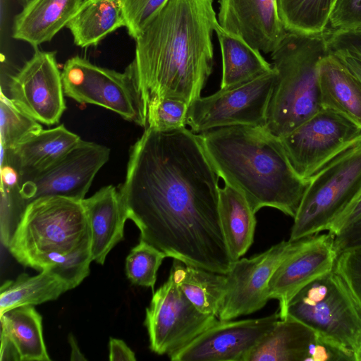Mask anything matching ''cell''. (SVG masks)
Wrapping results in <instances>:
<instances>
[{"instance_id": "cell-28", "label": "cell", "mask_w": 361, "mask_h": 361, "mask_svg": "<svg viewBox=\"0 0 361 361\" xmlns=\"http://www.w3.org/2000/svg\"><path fill=\"white\" fill-rule=\"evenodd\" d=\"M68 290V285L50 269L40 271L35 276L22 274L15 281H6L2 284L0 315L18 307L56 300Z\"/></svg>"}, {"instance_id": "cell-24", "label": "cell", "mask_w": 361, "mask_h": 361, "mask_svg": "<svg viewBox=\"0 0 361 361\" xmlns=\"http://www.w3.org/2000/svg\"><path fill=\"white\" fill-rule=\"evenodd\" d=\"M126 26L119 0H84L66 25L74 44L82 48L97 46L108 35Z\"/></svg>"}, {"instance_id": "cell-31", "label": "cell", "mask_w": 361, "mask_h": 361, "mask_svg": "<svg viewBox=\"0 0 361 361\" xmlns=\"http://www.w3.org/2000/svg\"><path fill=\"white\" fill-rule=\"evenodd\" d=\"M166 255L140 240L126 260V273L132 283L154 289L157 271Z\"/></svg>"}, {"instance_id": "cell-22", "label": "cell", "mask_w": 361, "mask_h": 361, "mask_svg": "<svg viewBox=\"0 0 361 361\" xmlns=\"http://www.w3.org/2000/svg\"><path fill=\"white\" fill-rule=\"evenodd\" d=\"M323 109L340 113L361 127V82L333 54L318 66Z\"/></svg>"}, {"instance_id": "cell-19", "label": "cell", "mask_w": 361, "mask_h": 361, "mask_svg": "<svg viewBox=\"0 0 361 361\" xmlns=\"http://www.w3.org/2000/svg\"><path fill=\"white\" fill-rule=\"evenodd\" d=\"M81 140L80 136L63 124L50 129H42L12 149L6 150L1 147V161L10 162L19 173L22 181L53 165Z\"/></svg>"}, {"instance_id": "cell-13", "label": "cell", "mask_w": 361, "mask_h": 361, "mask_svg": "<svg viewBox=\"0 0 361 361\" xmlns=\"http://www.w3.org/2000/svg\"><path fill=\"white\" fill-rule=\"evenodd\" d=\"M4 94L40 123H58L66 106L56 51L35 49L32 57L10 78Z\"/></svg>"}, {"instance_id": "cell-16", "label": "cell", "mask_w": 361, "mask_h": 361, "mask_svg": "<svg viewBox=\"0 0 361 361\" xmlns=\"http://www.w3.org/2000/svg\"><path fill=\"white\" fill-rule=\"evenodd\" d=\"M334 240L329 232L316 235L276 269L269 283V296L279 301L280 319L286 317L289 302L301 289L334 269L338 256Z\"/></svg>"}, {"instance_id": "cell-32", "label": "cell", "mask_w": 361, "mask_h": 361, "mask_svg": "<svg viewBox=\"0 0 361 361\" xmlns=\"http://www.w3.org/2000/svg\"><path fill=\"white\" fill-rule=\"evenodd\" d=\"M188 106V104L179 99H157L148 106L146 128L159 131L184 128L186 126L185 118Z\"/></svg>"}, {"instance_id": "cell-3", "label": "cell", "mask_w": 361, "mask_h": 361, "mask_svg": "<svg viewBox=\"0 0 361 361\" xmlns=\"http://www.w3.org/2000/svg\"><path fill=\"white\" fill-rule=\"evenodd\" d=\"M199 137L218 176L243 194L255 214L269 207L295 216L310 180L295 173L279 137L255 126L218 128Z\"/></svg>"}, {"instance_id": "cell-23", "label": "cell", "mask_w": 361, "mask_h": 361, "mask_svg": "<svg viewBox=\"0 0 361 361\" xmlns=\"http://www.w3.org/2000/svg\"><path fill=\"white\" fill-rule=\"evenodd\" d=\"M317 338L310 327L286 316L260 341L247 361H310Z\"/></svg>"}, {"instance_id": "cell-8", "label": "cell", "mask_w": 361, "mask_h": 361, "mask_svg": "<svg viewBox=\"0 0 361 361\" xmlns=\"http://www.w3.org/2000/svg\"><path fill=\"white\" fill-rule=\"evenodd\" d=\"M61 78L66 97L80 104L104 107L146 128V114L132 62L125 71L118 72L76 56L66 61Z\"/></svg>"}, {"instance_id": "cell-37", "label": "cell", "mask_w": 361, "mask_h": 361, "mask_svg": "<svg viewBox=\"0 0 361 361\" xmlns=\"http://www.w3.org/2000/svg\"><path fill=\"white\" fill-rule=\"evenodd\" d=\"M361 217V189L348 207L332 222L328 232L336 235Z\"/></svg>"}, {"instance_id": "cell-17", "label": "cell", "mask_w": 361, "mask_h": 361, "mask_svg": "<svg viewBox=\"0 0 361 361\" xmlns=\"http://www.w3.org/2000/svg\"><path fill=\"white\" fill-rule=\"evenodd\" d=\"M218 23L252 48L273 52L287 34L277 0H219Z\"/></svg>"}, {"instance_id": "cell-7", "label": "cell", "mask_w": 361, "mask_h": 361, "mask_svg": "<svg viewBox=\"0 0 361 361\" xmlns=\"http://www.w3.org/2000/svg\"><path fill=\"white\" fill-rule=\"evenodd\" d=\"M361 189V142L335 157L310 179L290 240L327 231Z\"/></svg>"}, {"instance_id": "cell-27", "label": "cell", "mask_w": 361, "mask_h": 361, "mask_svg": "<svg viewBox=\"0 0 361 361\" xmlns=\"http://www.w3.org/2000/svg\"><path fill=\"white\" fill-rule=\"evenodd\" d=\"M186 297L201 312L219 317L226 290V274L173 259L170 271Z\"/></svg>"}, {"instance_id": "cell-12", "label": "cell", "mask_w": 361, "mask_h": 361, "mask_svg": "<svg viewBox=\"0 0 361 361\" xmlns=\"http://www.w3.org/2000/svg\"><path fill=\"white\" fill-rule=\"evenodd\" d=\"M315 235L283 240L259 255L233 261L226 274V290L218 319L232 320L262 309L270 300L269 283L276 269Z\"/></svg>"}, {"instance_id": "cell-15", "label": "cell", "mask_w": 361, "mask_h": 361, "mask_svg": "<svg viewBox=\"0 0 361 361\" xmlns=\"http://www.w3.org/2000/svg\"><path fill=\"white\" fill-rule=\"evenodd\" d=\"M279 319V312L257 319H219L169 358L172 361H247Z\"/></svg>"}, {"instance_id": "cell-18", "label": "cell", "mask_w": 361, "mask_h": 361, "mask_svg": "<svg viewBox=\"0 0 361 361\" xmlns=\"http://www.w3.org/2000/svg\"><path fill=\"white\" fill-rule=\"evenodd\" d=\"M91 236L92 261L103 264L106 256L123 238L128 219L119 189L106 185L82 201Z\"/></svg>"}, {"instance_id": "cell-42", "label": "cell", "mask_w": 361, "mask_h": 361, "mask_svg": "<svg viewBox=\"0 0 361 361\" xmlns=\"http://www.w3.org/2000/svg\"><path fill=\"white\" fill-rule=\"evenodd\" d=\"M355 361H361V346L355 355Z\"/></svg>"}, {"instance_id": "cell-40", "label": "cell", "mask_w": 361, "mask_h": 361, "mask_svg": "<svg viewBox=\"0 0 361 361\" xmlns=\"http://www.w3.org/2000/svg\"><path fill=\"white\" fill-rule=\"evenodd\" d=\"M329 52L335 55L361 82L360 59L341 50L329 51Z\"/></svg>"}, {"instance_id": "cell-25", "label": "cell", "mask_w": 361, "mask_h": 361, "mask_svg": "<svg viewBox=\"0 0 361 361\" xmlns=\"http://www.w3.org/2000/svg\"><path fill=\"white\" fill-rule=\"evenodd\" d=\"M219 216L225 240L233 261L252 245L256 227L255 213L243 194L228 184L219 188Z\"/></svg>"}, {"instance_id": "cell-21", "label": "cell", "mask_w": 361, "mask_h": 361, "mask_svg": "<svg viewBox=\"0 0 361 361\" xmlns=\"http://www.w3.org/2000/svg\"><path fill=\"white\" fill-rule=\"evenodd\" d=\"M84 0H30L16 16L12 37L35 49L50 42L75 14Z\"/></svg>"}, {"instance_id": "cell-5", "label": "cell", "mask_w": 361, "mask_h": 361, "mask_svg": "<svg viewBox=\"0 0 361 361\" xmlns=\"http://www.w3.org/2000/svg\"><path fill=\"white\" fill-rule=\"evenodd\" d=\"M329 54L326 33L288 32L271 53L277 78L264 128L281 138L322 109L318 66Z\"/></svg>"}, {"instance_id": "cell-43", "label": "cell", "mask_w": 361, "mask_h": 361, "mask_svg": "<svg viewBox=\"0 0 361 361\" xmlns=\"http://www.w3.org/2000/svg\"><path fill=\"white\" fill-rule=\"evenodd\" d=\"M23 7L25 6L30 0H16Z\"/></svg>"}, {"instance_id": "cell-26", "label": "cell", "mask_w": 361, "mask_h": 361, "mask_svg": "<svg viewBox=\"0 0 361 361\" xmlns=\"http://www.w3.org/2000/svg\"><path fill=\"white\" fill-rule=\"evenodd\" d=\"M222 59L220 89L226 90L250 82L273 70L255 49L239 37L226 32L218 24L215 28Z\"/></svg>"}, {"instance_id": "cell-20", "label": "cell", "mask_w": 361, "mask_h": 361, "mask_svg": "<svg viewBox=\"0 0 361 361\" xmlns=\"http://www.w3.org/2000/svg\"><path fill=\"white\" fill-rule=\"evenodd\" d=\"M0 318L1 361L51 360L42 336V317L32 305L11 309Z\"/></svg>"}, {"instance_id": "cell-39", "label": "cell", "mask_w": 361, "mask_h": 361, "mask_svg": "<svg viewBox=\"0 0 361 361\" xmlns=\"http://www.w3.org/2000/svg\"><path fill=\"white\" fill-rule=\"evenodd\" d=\"M109 360L111 361H135L136 357L134 352L123 341L111 338L109 340Z\"/></svg>"}, {"instance_id": "cell-30", "label": "cell", "mask_w": 361, "mask_h": 361, "mask_svg": "<svg viewBox=\"0 0 361 361\" xmlns=\"http://www.w3.org/2000/svg\"><path fill=\"white\" fill-rule=\"evenodd\" d=\"M0 115L1 147L6 150L13 149L20 142L43 129L39 122L20 109L2 92Z\"/></svg>"}, {"instance_id": "cell-41", "label": "cell", "mask_w": 361, "mask_h": 361, "mask_svg": "<svg viewBox=\"0 0 361 361\" xmlns=\"http://www.w3.org/2000/svg\"><path fill=\"white\" fill-rule=\"evenodd\" d=\"M69 343L71 344V360H86V358L83 356V355L80 353L79 350V347L77 345V343L75 340V338L72 334H70L68 337Z\"/></svg>"}, {"instance_id": "cell-14", "label": "cell", "mask_w": 361, "mask_h": 361, "mask_svg": "<svg viewBox=\"0 0 361 361\" xmlns=\"http://www.w3.org/2000/svg\"><path fill=\"white\" fill-rule=\"evenodd\" d=\"M109 156L107 147L81 140L53 165L20 181V196L27 206L38 198L48 196L82 201Z\"/></svg>"}, {"instance_id": "cell-2", "label": "cell", "mask_w": 361, "mask_h": 361, "mask_svg": "<svg viewBox=\"0 0 361 361\" xmlns=\"http://www.w3.org/2000/svg\"><path fill=\"white\" fill-rule=\"evenodd\" d=\"M213 0H167L135 39L132 61L146 118L162 98L188 104L200 97L212 72Z\"/></svg>"}, {"instance_id": "cell-33", "label": "cell", "mask_w": 361, "mask_h": 361, "mask_svg": "<svg viewBox=\"0 0 361 361\" xmlns=\"http://www.w3.org/2000/svg\"><path fill=\"white\" fill-rule=\"evenodd\" d=\"M334 271L343 280L361 310V245L339 252Z\"/></svg>"}, {"instance_id": "cell-1", "label": "cell", "mask_w": 361, "mask_h": 361, "mask_svg": "<svg viewBox=\"0 0 361 361\" xmlns=\"http://www.w3.org/2000/svg\"><path fill=\"white\" fill-rule=\"evenodd\" d=\"M217 173L199 135L146 128L131 146L119 190L140 240L167 257L226 274L233 260L221 228Z\"/></svg>"}, {"instance_id": "cell-9", "label": "cell", "mask_w": 361, "mask_h": 361, "mask_svg": "<svg viewBox=\"0 0 361 361\" xmlns=\"http://www.w3.org/2000/svg\"><path fill=\"white\" fill-rule=\"evenodd\" d=\"M280 139L295 173L310 180L335 157L361 142V127L338 112L322 108Z\"/></svg>"}, {"instance_id": "cell-29", "label": "cell", "mask_w": 361, "mask_h": 361, "mask_svg": "<svg viewBox=\"0 0 361 361\" xmlns=\"http://www.w3.org/2000/svg\"><path fill=\"white\" fill-rule=\"evenodd\" d=\"M336 0H277L280 18L288 32L323 33Z\"/></svg>"}, {"instance_id": "cell-35", "label": "cell", "mask_w": 361, "mask_h": 361, "mask_svg": "<svg viewBox=\"0 0 361 361\" xmlns=\"http://www.w3.org/2000/svg\"><path fill=\"white\" fill-rule=\"evenodd\" d=\"M329 23L333 30L361 31V0H336Z\"/></svg>"}, {"instance_id": "cell-6", "label": "cell", "mask_w": 361, "mask_h": 361, "mask_svg": "<svg viewBox=\"0 0 361 361\" xmlns=\"http://www.w3.org/2000/svg\"><path fill=\"white\" fill-rule=\"evenodd\" d=\"M286 316L305 324L355 360L361 346V310L334 269L301 289L289 302Z\"/></svg>"}, {"instance_id": "cell-4", "label": "cell", "mask_w": 361, "mask_h": 361, "mask_svg": "<svg viewBox=\"0 0 361 361\" xmlns=\"http://www.w3.org/2000/svg\"><path fill=\"white\" fill-rule=\"evenodd\" d=\"M90 246L81 201L48 196L27 204L7 248L22 265L50 269L73 289L90 274Z\"/></svg>"}, {"instance_id": "cell-11", "label": "cell", "mask_w": 361, "mask_h": 361, "mask_svg": "<svg viewBox=\"0 0 361 361\" xmlns=\"http://www.w3.org/2000/svg\"><path fill=\"white\" fill-rule=\"evenodd\" d=\"M219 319L199 311L186 297L173 274L154 293L146 309L150 350L169 357L178 351Z\"/></svg>"}, {"instance_id": "cell-36", "label": "cell", "mask_w": 361, "mask_h": 361, "mask_svg": "<svg viewBox=\"0 0 361 361\" xmlns=\"http://www.w3.org/2000/svg\"><path fill=\"white\" fill-rule=\"evenodd\" d=\"M326 37L329 51H343L361 59V31L333 30Z\"/></svg>"}, {"instance_id": "cell-34", "label": "cell", "mask_w": 361, "mask_h": 361, "mask_svg": "<svg viewBox=\"0 0 361 361\" xmlns=\"http://www.w3.org/2000/svg\"><path fill=\"white\" fill-rule=\"evenodd\" d=\"M128 35L135 40L144 27L167 0H119Z\"/></svg>"}, {"instance_id": "cell-38", "label": "cell", "mask_w": 361, "mask_h": 361, "mask_svg": "<svg viewBox=\"0 0 361 361\" xmlns=\"http://www.w3.org/2000/svg\"><path fill=\"white\" fill-rule=\"evenodd\" d=\"M338 254L345 250L361 245V217L334 236Z\"/></svg>"}, {"instance_id": "cell-10", "label": "cell", "mask_w": 361, "mask_h": 361, "mask_svg": "<svg viewBox=\"0 0 361 361\" xmlns=\"http://www.w3.org/2000/svg\"><path fill=\"white\" fill-rule=\"evenodd\" d=\"M276 78L274 68L246 83L197 98L188 106L186 125L195 133L232 126L264 127Z\"/></svg>"}]
</instances>
